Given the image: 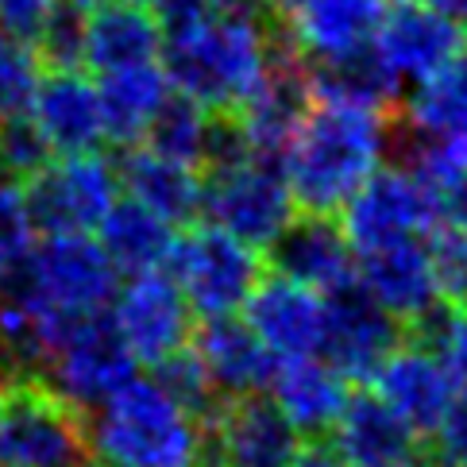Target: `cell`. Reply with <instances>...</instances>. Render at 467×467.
Returning <instances> with one entry per match:
<instances>
[{
	"label": "cell",
	"instance_id": "cell-1",
	"mask_svg": "<svg viewBox=\"0 0 467 467\" xmlns=\"http://www.w3.org/2000/svg\"><path fill=\"white\" fill-rule=\"evenodd\" d=\"M390 151V124L382 109L328 101L313 105L282 147V174L302 213H340Z\"/></svg>",
	"mask_w": 467,
	"mask_h": 467
},
{
	"label": "cell",
	"instance_id": "cell-2",
	"mask_svg": "<svg viewBox=\"0 0 467 467\" xmlns=\"http://www.w3.org/2000/svg\"><path fill=\"white\" fill-rule=\"evenodd\" d=\"M278 36L266 27V16L252 8H216L190 24L162 27L159 66L171 89L213 116L236 112L240 101L259 86Z\"/></svg>",
	"mask_w": 467,
	"mask_h": 467
},
{
	"label": "cell",
	"instance_id": "cell-3",
	"mask_svg": "<svg viewBox=\"0 0 467 467\" xmlns=\"http://www.w3.org/2000/svg\"><path fill=\"white\" fill-rule=\"evenodd\" d=\"M86 444L97 467H193L205 452V421L155 375H131L89 410Z\"/></svg>",
	"mask_w": 467,
	"mask_h": 467
},
{
	"label": "cell",
	"instance_id": "cell-4",
	"mask_svg": "<svg viewBox=\"0 0 467 467\" xmlns=\"http://www.w3.org/2000/svg\"><path fill=\"white\" fill-rule=\"evenodd\" d=\"M205 166L209 178H202V216L213 228L266 252L297 213L282 159L247 147L232 120H216Z\"/></svg>",
	"mask_w": 467,
	"mask_h": 467
},
{
	"label": "cell",
	"instance_id": "cell-5",
	"mask_svg": "<svg viewBox=\"0 0 467 467\" xmlns=\"http://www.w3.org/2000/svg\"><path fill=\"white\" fill-rule=\"evenodd\" d=\"M0 286L24 294L62 321H74L109 309L120 271L93 232H47L43 244H31V252L8 275H0Z\"/></svg>",
	"mask_w": 467,
	"mask_h": 467
},
{
	"label": "cell",
	"instance_id": "cell-6",
	"mask_svg": "<svg viewBox=\"0 0 467 467\" xmlns=\"http://www.w3.org/2000/svg\"><path fill=\"white\" fill-rule=\"evenodd\" d=\"M86 421L70 402L43 387L39 379H20L0 398V467H86Z\"/></svg>",
	"mask_w": 467,
	"mask_h": 467
},
{
	"label": "cell",
	"instance_id": "cell-7",
	"mask_svg": "<svg viewBox=\"0 0 467 467\" xmlns=\"http://www.w3.org/2000/svg\"><path fill=\"white\" fill-rule=\"evenodd\" d=\"M197 317L240 313L263 278V252L221 228H193L174 236L171 259L162 266Z\"/></svg>",
	"mask_w": 467,
	"mask_h": 467
},
{
	"label": "cell",
	"instance_id": "cell-8",
	"mask_svg": "<svg viewBox=\"0 0 467 467\" xmlns=\"http://www.w3.org/2000/svg\"><path fill=\"white\" fill-rule=\"evenodd\" d=\"M136 367L140 363L131 359L109 309H101L89 317H74L62 328V337L55 340L51 356H47L39 371V382L51 387L74 410H93L120 382L136 375Z\"/></svg>",
	"mask_w": 467,
	"mask_h": 467
},
{
	"label": "cell",
	"instance_id": "cell-9",
	"mask_svg": "<svg viewBox=\"0 0 467 467\" xmlns=\"http://www.w3.org/2000/svg\"><path fill=\"white\" fill-rule=\"evenodd\" d=\"M441 216V193L425 178H417L410 166L382 162L340 205V228L356 252H371L398 240H425Z\"/></svg>",
	"mask_w": 467,
	"mask_h": 467
},
{
	"label": "cell",
	"instance_id": "cell-10",
	"mask_svg": "<svg viewBox=\"0 0 467 467\" xmlns=\"http://www.w3.org/2000/svg\"><path fill=\"white\" fill-rule=\"evenodd\" d=\"M24 197L43 232H97L120 197V178L101 151H74L39 166L27 178Z\"/></svg>",
	"mask_w": 467,
	"mask_h": 467
},
{
	"label": "cell",
	"instance_id": "cell-11",
	"mask_svg": "<svg viewBox=\"0 0 467 467\" xmlns=\"http://www.w3.org/2000/svg\"><path fill=\"white\" fill-rule=\"evenodd\" d=\"M109 306L112 325L136 363L155 367L182 352L193 337V309L186 306V297L166 271L128 275L124 286H116Z\"/></svg>",
	"mask_w": 467,
	"mask_h": 467
},
{
	"label": "cell",
	"instance_id": "cell-12",
	"mask_svg": "<svg viewBox=\"0 0 467 467\" xmlns=\"http://www.w3.org/2000/svg\"><path fill=\"white\" fill-rule=\"evenodd\" d=\"M463 24L429 0H387L375 31V51L398 86H417L463 55Z\"/></svg>",
	"mask_w": 467,
	"mask_h": 467
},
{
	"label": "cell",
	"instance_id": "cell-13",
	"mask_svg": "<svg viewBox=\"0 0 467 467\" xmlns=\"http://www.w3.org/2000/svg\"><path fill=\"white\" fill-rule=\"evenodd\" d=\"M313 105V86H309V70L306 58L294 51L290 43H275V55L266 62V70L259 78V86L240 101L232 116L240 140L255 151H271L282 155L290 131L297 128V120L306 116V109Z\"/></svg>",
	"mask_w": 467,
	"mask_h": 467
},
{
	"label": "cell",
	"instance_id": "cell-14",
	"mask_svg": "<svg viewBox=\"0 0 467 467\" xmlns=\"http://www.w3.org/2000/svg\"><path fill=\"white\" fill-rule=\"evenodd\" d=\"M240 317L255 328L275 359L294 356H321L325 340V294L302 286L286 275L259 278V286L244 302Z\"/></svg>",
	"mask_w": 467,
	"mask_h": 467
},
{
	"label": "cell",
	"instance_id": "cell-15",
	"mask_svg": "<svg viewBox=\"0 0 467 467\" xmlns=\"http://www.w3.org/2000/svg\"><path fill=\"white\" fill-rule=\"evenodd\" d=\"M394 317L382 309L371 294L359 290V282L325 294V340L321 356L337 367L344 379H371L382 356L402 340Z\"/></svg>",
	"mask_w": 467,
	"mask_h": 467
},
{
	"label": "cell",
	"instance_id": "cell-16",
	"mask_svg": "<svg viewBox=\"0 0 467 467\" xmlns=\"http://www.w3.org/2000/svg\"><path fill=\"white\" fill-rule=\"evenodd\" d=\"M356 282L398 325H421L441 306V290L425 255V240H398L356 252Z\"/></svg>",
	"mask_w": 467,
	"mask_h": 467
},
{
	"label": "cell",
	"instance_id": "cell-17",
	"mask_svg": "<svg viewBox=\"0 0 467 467\" xmlns=\"http://www.w3.org/2000/svg\"><path fill=\"white\" fill-rule=\"evenodd\" d=\"M371 379H375V394L398 417H406L417 432H432V425L441 421L448 398L456 390V375L444 367L437 348L425 340H410V344L398 340L371 371Z\"/></svg>",
	"mask_w": 467,
	"mask_h": 467
},
{
	"label": "cell",
	"instance_id": "cell-18",
	"mask_svg": "<svg viewBox=\"0 0 467 467\" xmlns=\"http://www.w3.org/2000/svg\"><path fill=\"white\" fill-rule=\"evenodd\" d=\"M266 252L278 275L321 294L356 282V247L344 236L340 221H332V213H294V221L278 232Z\"/></svg>",
	"mask_w": 467,
	"mask_h": 467
},
{
	"label": "cell",
	"instance_id": "cell-19",
	"mask_svg": "<svg viewBox=\"0 0 467 467\" xmlns=\"http://www.w3.org/2000/svg\"><path fill=\"white\" fill-rule=\"evenodd\" d=\"M31 124L43 131V140L58 155L74 151H97L105 143V120H101V97L97 81H89L78 70H51L39 74L36 89L27 97Z\"/></svg>",
	"mask_w": 467,
	"mask_h": 467
},
{
	"label": "cell",
	"instance_id": "cell-20",
	"mask_svg": "<svg viewBox=\"0 0 467 467\" xmlns=\"http://www.w3.org/2000/svg\"><path fill=\"white\" fill-rule=\"evenodd\" d=\"M213 432L228 467H294L306 444L286 413L263 394L228 398V406L213 417Z\"/></svg>",
	"mask_w": 467,
	"mask_h": 467
},
{
	"label": "cell",
	"instance_id": "cell-21",
	"mask_svg": "<svg viewBox=\"0 0 467 467\" xmlns=\"http://www.w3.org/2000/svg\"><path fill=\"white\" fill-rule=\"evenodd\" d=\"M190 340L213 394H224V398L263 394L275 375L278 359L266 352V344L255 337V328L240 313L205 317V325Z\"/></svg>",
	"mask_w": 467,
	"mask_h": 467
},
{
	"label": "cell",
	"instance_id": "cell-22",
	"mask_svg": "<svg viewBox=\"0 0 467 467\" xmlns=\"http://www.w3.org/2000/svg\"><path fill=\"white\" fill-rule=\"evenodd\" d=\"M159 51H162V24L151 12V5H140V0H101V5L86 8L81 66H89L93 74L159 62Z\"/></svg>",
	"mask_w": 467,
	"mask_h": 467
},
{
	"label": "cell",
	"instance_id": "cell-23",
	"mask_svg": "<svg viewBox=\"0 0 467 467\" xmlns=\"http://www.w3.org/2000/svg\"><path fill=\"white\" fill-rule=\"evenodd\" d=\"M266 394L302 437H325L352 398L348 379L325 356L278 359L271 382H266Z\"/></svg>",
	"mask_w": 467,
	"mask_h": 467
},
{
	"label": "cell",
	"instance_id": "cell-24",
	"mask_svg": "<svg viewBox=\"0 0 467 467\" xmlns=\"http://www.w3.org/2000/svg\"><path fill=\"white\" fill-rule=\"evenodd\" d=\"M328 437H332V452L340 456L344 467H382L417 456V437L421 432L371 390L348 398V406L340 410L337 425L328 429Z\"/></svg>",
	"mask_w": 467,
	"mask_h": 467
},
{
	"label": "cell",
	"instance_id": "cell-25",
	"mask_svg": "<svg viewBox=\"0 0 467 467\" xmlns=\"http://www.w3.org/2000/svg\"><path fill=\"white\" fill-rule=\"evenodd\" d=\"M387 0H297L286 16L290 47L306 62L337 58L375 43Z\"/></svg>",
	"mask_w": 467,
	"mask_h": 467
},
{
	"label": "cell",
	"instance_id": "cell-26",
	"mask_svg": "<svg viewBox=\"0 0 467 467\" xmlns=\"http://www.w3.org/2000/svg\"><path fill=\"white\" fill-rule=\"evenodd\" d=\"M116 178H120V190L131 202L151 209L166 224L182 228L202 216V174H197V166L140 147V151L124 155V162L116 166Z\"/></svg>",
	"mask_w": 467,
	"mask_h": 467
},
{
	"label": "cell",
	"instance_id": "cell-27",
	"mask_svg": "<svg viewBox=\"0 0 467 467\" xmlns=\"http://www.w3.org/2000/svg\"><path fill=\"white\" fill-rule=\"evenodd\" d=\"M171 93V81L159 62H140L124 66V70H109L97 81V97H101V120H105V140L112 143H140L151 116Z\"/></svg>",
	"mask_w": 467,
	"mask_h": 467
},
{
	"label": "cell",
	"instance_id": "cell-28",
	"mask_svg": "<svg viewBox=\"0 0 467 467\" xmlns=\"http://www.w3.org/2000/svg\"><path fill=\"white\" fill-rule=\"evenodd\" d=\"M101 232V247L112 259V266L120 275H140V271H162L166 259H171V247L178 228L166 224L162 216H155L151 209H143L131 197H116L112 209L105 213V221L97 224Z\"/></svg>",
	"mask_w": 467,
	"mask_h": 467
},
{
	"label": "cell",
	"instance_id": "cell-29",
	"mask_svg": "<svg viewBox=\"0 0 467 467\" xmlns=\"http://www.w3.org/2000/svg\"><path fill=\"white\" fill-rule=\"evenodd\" d=\"M313 97H328V101H348V105H367L387 112L398 101V81L382 66L375 43L348 51L337 58H317L306 62Z\"/></svg>",
	"mask_w": 467,
	"mask_h": 467
},
{
	"label": "cell",
	"instance_id": "cell-30",
	"mask_svg": "<svg viewBox=\"0 0 467 467\" xmlns=\"http://www.w3.org/2000/svg\"><path fill=\"white\" fill-rule=\"evenodd\" d=\"M406 136H467V55L417 81L406 105Z\"/></svg>",
	"mask_w": 467,
	"mask_h": 467
},
{
	"label": "cell",
	"instance_id": "cell-31",
	"mask_svg": "<svg viewBox=\"0 0 467 467\" xmlns=\"http://www.w3.org/2000/svg\"><path fill=\"white\" fill-rule=\"evenodd\" d=\"M213 128H216V120H213L209 109L190 101L186 93L171 89L166 101L159 105V112L151 116V124H147L143 143L166 159L202 171L205 159H209V147H213Z\"/></svg>",
	"mask_w": 467,
	"mask_h": 467
},
{
	"label": "cell",
	"instance_id": "cell-32",
	"mask_svg": "<svg viewBox=\"0 0 467 467\" xmlns=\"http://www.w3.org/2000/svg\"><path fill=\"white\" fill-rule=\"evenodd\" d=\"M425 255L437 278L441 302H467V221L456 216H441L437 224L425 232Z\"/></svg>",
	"mask_w": 467,
	"mask_h": 467
},
{
	"label": "cell",
	"instance_id": "cell-33",
	"mask_svg": "<svg viewBox=\"0 0 467 467\" xmlns=\"http://www.w3.org/2000/svg\"><path fill=\"white\" fill-rule=\"evenodd\" d=\"M51 147H47L43 131L31 124V116L20 112H5L0 116V174L12 182H27L39 166L51 162Z\"/></svg>",
	"mask_w": 467,
	"mask_h": 467
},
{
	"label": "cell",
	"instance_id": "cell-34",
	"mask_svg": "<svg viewBox=\"0 0 467 467\" xmlns=\"http://www.w3.org/2000/svg\"><path fill=\"white\" fill-rule=\"evenodd\" d=\"M81 27H86V8L70 5V0H55V8L36 39V58L51 66V70L81 66Z\"/></svg>",
	"mask_w": 467,
	"mask_h": 467
},
{
	"label": "cell",
	"instance_id": "cell-35",
	"mask_svg": "<svg viewBox=\"0 0 467 467\" xmlns=\"http://www.w3.org/2000/svg\"><path fill=\"white\" fill-rule=\"evenodd\" d=\"M36 232L39 228H36V221H31L24 186L5 178L0 182V275H8L12 266L31 252Z\"/></svg>",
	"mask_w": 467,
	"mask_h": 467
},
{
	"label": "cell",
	"instance_id": "cell-36",
	"mask_svg": "<svg viewBox=\"0 0 467 467\" xmlns=\"http://www.w3.org/2000/svg\"><path fill=\"white\" fill-rule=\"evenodd\" d=\"M39 81V58L27 43L0 31V116L27 109V97Z\"/></svg>",
	"mask_w": 467,
	"mask_h": 467
},
{
	"label": "cell",
	"instance_id": "cell-37",
	"mask_svg": "<svg viewBox=\"0 0 467 467\" xmlns=\"http://www.w3.org/2000/svg\"><path fill=\"white\" fill-rule=\"evenodd\" d=\"M151 371H155V379H159L162 387L178 398L182 406H190L193 413H202V417L209 413L213 390H209V379H205L202 363H197V356H193V348H190V344L182 348V352H174L171 359L155 363Z\"/></svg>",
	"mask_w": 467,
	"mask_h": 467
},
{
	"label": "cell",
	"instance_id": "cell-38",
	"mask_svg": "<svg viewBox=\"0 0 467 467\" xmlns=\"http://www.w3.org/2000/svg\"><path fill=\"white\" fill-rule=\"evenodd\" d=\"M437 441V467H467V382H456L452 398L432 425Z\"/></svg>",
	"mask_w": 467,
	"mask_h": 467
},
{
	"label": "cell",
	"instance_id": "cell-39",
	"mask_svg": "<svg viewBox=\"0 0 467 467\" xmlns=\"http://www.w3.org/2000/svg\"><path fill=\"white\" fill-rule=\"evenodd\" d=\"M425 328H429V344L437 348V356L456 375V382H467V302H460L444 317L432 313Z\"/></svg>",
	"mask_w": 467,
	"mask_h": 467
},
{
	"label": "cell",
	"instance_id": "cell-40",
	"mask_svg": "<svg viewBox=\"0 0 467 467\" xmlns=\"http://www.w3.org/2000/svg\"><path fill=\"white\" fill-rule=\"evenodd\" d=\"M51 8H55V0H0V31L36 51V39Z\"/></svg>",
	"mask_w": 467,
	"mask_h": 467
},
{
	"label": "cell",
	"instance_id": "cell-41",
	"mask_svg": "<svg viewBox=\"0 0 467 467\" xmlns=\"http://www.w3.org/2000/svg\"><path fill=\"white\" fill-rule=\"evenodd\" d=\"M294 467H344L340 456L332 452V448H321V444H302V452H297Z\"/></svg>",
	"mask_w": 467,
	"mask_h": 467
},
{
	"label": "cell",
	"instance_id": "cell-42",
	"mask_svg": "<svg viewBox=\"0 0 467 467\" xmlns=\"http://www.w3.org/2000/svg\"><path fill=\"white\" fill-rule=\"evenodd\" d=\"M441 213L444 216H456V221H467V178L456 182L452 190L441 193Z\"/></svg>",
	"mask_w": 467,
	"mask_h": 467
},
{
	"label": "cell",
	"instance_id": "cell-43",
	"mask_svg": "<svg viewBox=\"0 0 467 467\" xmlns=\"http://www.w3.org/2000/svg\"><path fill=\"white\" fill-rule=\"evenodd\" d=\"M247 5H252L255 12H263L266 20H286L297 0H247Z\"/></svg>",
	"mask_w": 467,
	"mask_h": 467
},
{
	"label": "cell",
	"instance_id": "cell-44",
	"mask_svg": "<svg viewBox=\"0 0 467 467\" xmlns=\"http://www.w3.org/2000/svg\"><path fill=\"white\" fill-rule=\"evenodd\" d=\"M429 5H437L441 12H448V16H456L460 24H467V0H429Z\"/></svg>",
	"mask_w": 467,
	"mask_h": 467
},
{
	"label": "cell",
	"instance_id": "cell-45",
	"mask_svg": "<svg viewBox=\"0 0 467 467\" xmlns=\"http://www.w3.org/2000/svg\"><path fill=\"white\" fill-rule=\"evenodd\" d=\"M382 467H437V463H425V460H417V456H406V460H398V463H382Z\"/></svg>",
	"mask_w": 467,
	"mask_h": 467
},
{
	"label": "cell",
	"instance_id": "cell-46",
	"mask_svg": "<svg viewBox=\"0 0 467 467\" xmlns=\"http://www.w3.org/2000/svg\"><path fill=\"white\" fill-rule=\"evenodd\" d=\"M70 5H78V8H93V5H101V0H70Z\"/></svg>",
	"mask_w": 467,
	"mask_h": 467
},
{
	"label": "cell",
	"instance_id": "cell-47",
	"mask_svg": "<svg viewBox=\"0 0 467 467\" xmlns=\"http://www.w3.org/2000/svg\"><path fill=\"white\" fill-rule=\"evenodd\" d=\"M193 467H228V463H224V460H213V463H202V460H197Z\"/></svg>",
	"mask_w": 467,
	"mask_h": 467
},
{
	"label": "cell",
	"instance_id": "cell-48",
	"mask_svg": "<svg viewBox=\"0 0 467 467\" xmlns=\"http://www.w3.org/2000/svg\"><path fill=\"white\" fill-rule=\"evenodd\" d=\"M5 387H8V379H5V375H0V398H5Z\"/></svg>",
	"mask_w": 467,
	"mask_h": 467
},
{
	"label": "cell",
	"instance_id": "cell-49",
	"mask_svg": "<svg viewBox=\"0 0 467 467\" xmlns=\"http://www.w3.org/2000/svg\"><path fill=\"white\" fill-rule=\"evenodd\" d=\"M140 5H147V0H140Z\"/></svg>",
	"mask_w": 467,
	"mask_h": 467
},
{
	"label": "cell",
	"instance_id": "cell-50",
	"mask_svg": "<svg viewBox=\"0 0 467 467\" xmlns=\"http://www.w3.org/2000/svg\"><path fill=\"white\" fill-rule=\"evenodd\" d=\"M463 36H467V31H463Z\"/></svg>",
	"mask_w": 467,
	"mask_h": 467
},
{
	"label": "cell",
	"instance_id": "cell-51",
	"mask_svg": "<svg viewBox=\"0 0 467 467\" xmlns=\"http://www.w3.org/2000/svg\"><path fill=\"white\" fill-rule=\"evenodd\" d=\"M86 467H89V463H86Z\"/></svg>",
	"mask_w": 467,
	"mask_h": 467
}]
</instances>
